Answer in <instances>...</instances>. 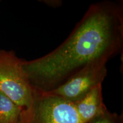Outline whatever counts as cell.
I'll list each match as a JSON object with an SVG mask.
<instances>
[{"mask_svg":"<svg viewBox=\"0 0 123 123\" xmlns=\"http://www.w3.org/2000/svg\"><path fill=\"white\" fill-rule=\"evenodd\" d=\"M123 7L116 1L92 4L57 48L41 58L23 61L35 92L54 90L92 62H108L119 54L123 45Z\"/></svg>","mask_w":123,"mask_h":123,"instance_id":"6da1fadb","label":"cell"},{"mask_svg":"<svg viewBox=\"0 0 123 123\" xmlns=\"http://www.w3.org/2000/svg\"><path fill=\"white\" fill-rule=\"evenodd\" d=\"M107 63L105 60L92 62L54 90L43 93L61 97L76 103L96 86L102 84L107 75Z\"/></svg>","mask_w":123,"mask_h":123,"instance_id":"3957f363","label":"cell"},{"mask_svg":"<svg viewBox=\"0 0 123 123\" xmlns=\"http://www.w3.org/2000/svg\"><path fill=\"white\" fill-rule=\"evenodd\" d=\"M37 95L34 123H83L74 103L47 93Z\"/></svg>","mask_w":123,"mask_h":123,"instance_id":"277c9868","label":"cell"},{"mask_svg":"<svg viewBox=\"0 0 123 123\" xmlns=\"http://www.w3.org/2000/svg\"><path fill=\"white\" fill-rule=\"evenodd\" d=\"M74 103L81 122L88 123L107 110L103 102L102 84L96 86L83 98Z\"/></svg>","mask_w":123,"mask_h":123,"instance_id":"5b68a950","label":"cell"},{"mask_svg":"<svg viewBox=\"0 0 123 123\" xmlns=\"http://www.w3.org/2000/svg\"><path fill=\"white\" fill-rule=\"evenodd\" d=\"M22 63L12 51L0 50V91L20 108V123H34L37 95Z\"/></svg>","mask_w":123,"mask_h":123,"instance_id":"7a4b0ae2","label":"cell"},{"mask_svg":"<svg viewBox=\"0 0 123 123\" xmlns=\"http://www.w3.org/2000/svg\"><path fill=\"white\" fill-rule=\"evenodd\" d=\"M87 123H122V119L120 116L106 110Z\"/></svg>","mask_w":123,"mask_h":123,"instance_id":"52a82bcc","label":"cell"},{"mask_svg":"<svg viewBox=\"0 0 123 123\" xmlns=\"http://www.w3.org/2000/svg\"><path fill=\"white\" fill-rule=\"evenodd\" d=\"M21 110L0 91V123H20Z\"/></svg>","mask_w":123,"mask_h":123,"instance_id":"8992f818","label":"cell"}]
</instances>
